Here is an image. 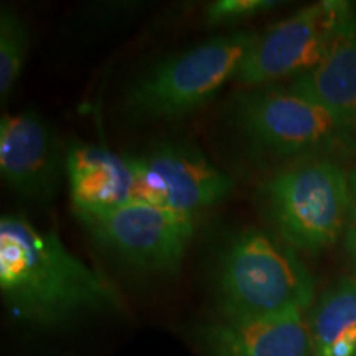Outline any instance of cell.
I'll return each instance as SVG.
<instances>
[{"label": "cell", "instance_id": "1", "mask_svg": "<svg viewBox=\"0 0 356 356\" xmlns=\"http://www.w3.org/2000/svg\"><path fill=\"white\" fill-rule=\"evenodd\" d=\"M0 292L13 317L47 328L122 309L113 280L22 215L0 220Z\"/></svg>", "mask_w": 356, "mask_h": 356}, {"label": "cell", "instance_id": "2", "mask_svg": "<svg viewBox=\"0 0 356 356\" xmlns=\"http://www.w3.org/2000/svg\"><path fill=\"white\" fill-rule=\"evenodd\" d=\"M314 293V275L296 249L261 229L239 231L218 259L215 300L221 318L304 312Z\"/></svg>", "mask_w": 356, "mask_h": 356}, {"label": "cell", "instance_id": "3", "mask_svg": "<svg viewBox=\"0 0 356 356\" xmlns=\"http://www.w3.org/2000/svg\"><path fill=\"white\" fill-rule=\"evenodd\" d=\"M262 202L279 238L315 254L345 233L351 175L328 157L305 159L274 173L262 188Z\"/></svg>", "mask_w": 356, "mask_h": 356}, {"label": "cell", "instance_id": "4", "mask_svg": "<svg viewBox=\"0 0 356 356\" xmlns=\"http://www.w3.org/2000/svg\"><path fill=\"white\" fill-rule=\"evenodd\" d=\"M256 37L254 32L222 35L160 61L127 91L129 115L137 121H162L202 108L236 76Z\"/></svg>", "mask_w": 356, "mask_h": 356}, {"label": "cell", "instance_id": "5", "mask_svg": "<svg viewBox=\"0 0 356 356\" xmlns=\"http://www.w3.org/2000/svg\"><path fill=\"white\" fill-rule=\"evenodd\" d=\"M234 124L257 154L314 155L348 145L356 126L292 89H261L238 97Z\"/></svg>", "mask_w": 356, "mask_h": 356}, {"label": "cell", "instance_id": "6", "mask_svg": "<svg viewBox=\"0 0 356 356\" xmlns=\"http://www.w3.org/2000/svg\"><path fill=\"white\" fill-rule=\"evenodd\" d=\"M356 8L343 0H323L300 8L257 33L236 71L244 86H262L314 70L330 53Z\"/></svg>", "mask_w": 356, "mask_h": 356}, {"label": "cell", "instance_id": "7", "mask_svg": "<svg viewBox=\"0 0 356 356\" xmlns=\"http://www.w3.org/2000/svg\"><path fill=\"white\" fill-rule=\"evenodd\" d=\"M78 218L102 248L134 269L157 275L180 270L195 233V216L142 202Z\"/></svg>", "mask_w": 356, "mask_h": 356}, {"label": "cell", "instance_id": "8", "mask_svg": "<svg viewBox=\"0 0 356 356\" xmlns=\"http://www.w3.org/2000/svg\"><path fill=\"white\" fill-rule=\"evenodd\" d=\"M134 172L132 202L195 216L215 207L234 188L233 177L218 168L195 147L163 142L137 157H129Z\"/></svg>", "mask_w": 356, "mask_h": 356}, {"label": "cell", "instance_id": "9", "mask_svg": "<svg viewBox=\"0 0 356 356\" xmlns=\"http://www.w3.org/2000/svg\"><path fill=\"white\" fill-rule=\"evenodd\" d=\"M60 142L33 111L0 119V172L12 190L38 203H50L60 178Z\"/></svg>", "mask_w": 356, "mask_h": 356}, {"label": "cell", "instance_id": "10", "mask_svg": "<svg viewBox=\"0 0 356 356\" xmlns=\"http://www.w3.org/2000/svg\"><path fill=\"white\" fill-rule=\"evenodd\" d=\"M198 341L204 356H312L304 312L264 317L221 318L203 325Z\"/></svg>", "mask_w": 356, "mask_h": 356}, {"label": "cell", "instance_id": "11", "mask_svg": "<svg viewBox=\"0 0 356 356\" xmlns=\"http://www.w3.org/2000/svg\"><path fill=\"white\" fill-rule=\"evenodd\" d=\"M65 170L78 216L113 210L134 200V172L129 157L104 147L71 145L65 157Z\"/></svg>", "mask_w": 356, "mask_h": 356}, {"label": "cell", "instance_id": "12", "mask_svg": "<svg viewBox=\"0 0 356 356\" xmlns=\"http://www.w3.org/2000/svg\"><path fill=\"white\" fill-rule=\"evenodd\" d=\"M289 89L356 126V12L322 63L293 78Z\"/></svg>", "mask_w": 356, "mask_h": 356}, {"label": "cell", "instance_id": "13", "mask_svg": "<svg viewBox=\"0 0 356 356\" xmlns=\"http://www.w3.org/2000/svg\"><path fill=\"white\" fill-rule=\"evenodd\" d=\"M312 356H356V279L343 277L322 293L310 320Z\"/></svg>", "mask_w": 356, "mask_h": 356}, {"label": "cell", "instance_id": "14", "mask_svg": "<svg viewBox=\"0 0 356 356\" xmlns=\"http://www.w3.org/2000/svg\"><path fill=\"white\" fill-rule=\"evenodd\" d=\"M29 51V30L24 20L3 6L0 8V97L6 101L19 81Z\"/></svg>", "mask_w": 356, "mask_h": 356}, {"label": "cell", "instance_id": "15", "mask_svg": "<svg viewBox=\"0 0 356 356\" xmlns=\"http://www.w3.org/2000/svg\"><path fill=\"white\" fill-rule=\"evenodd\" d=\"M275 6H279L275 0H220L207 8V22L210 25L231 24L270 10Z\"/></svg>", "mask_w": 356, "mask_h": 356}, {"label": "cell", "instance_id": "16", "mask_svg": "<svg viewBox=\"0 0 356 356\" xmlns=\"http://www.w3.org/2000/svg\"><path fill=\"white\" fill-rule=\"evenodd\" d=\"M345 246L356 269V172L351 175V207L345 229Z\"/></svg>", "mask_w": 356, "mask_h": 356}]
</instances>
